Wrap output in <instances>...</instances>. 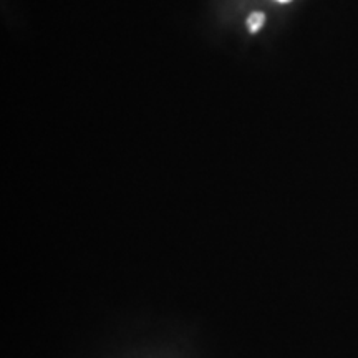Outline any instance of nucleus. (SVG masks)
Segmentation results:
<instances>
[{
  "label": "nucleus",
  "mask_w": 358,
  "mask_h": 358,
  "mask_svg": "<svg viewBox=\"0 0 358 358\" xmlns=\"http://www.w3.org/2000/svg\"><path fill=\"white\" fill-rule=\"evenodd\" d=\"M279 2H290V0H279Z\"/></svg>",
  "instance_id": "nucleus-2"
},
{
  "label": "nucleus",
  "mask_w": 358,
  "mask_h": 358,
  "mask_svg": "<svg viewBox=\"0 0 358 358\" xmlns=\"http://www.w3.org/2000/svg\"><path fill=\"white\" fill-rule=\"evenodd\" d=\"M264 22H266V15L262 12H252L248 19V29L250 34H257L259 30L264 27Z\"/></svg>",
  "instance_id": "nucleus-1"
}]
</instances>
